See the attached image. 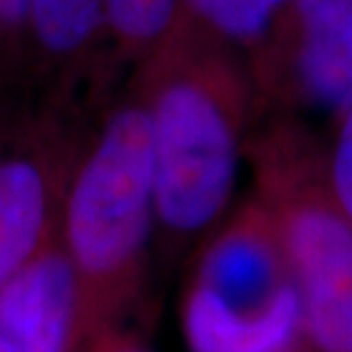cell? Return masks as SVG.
Here are the masks:
<instances>
[{"instance_id": "7", "label": "cell", "mask_w": 352, "mask_h": 352, "mask_svg": "<svg viewBox=\"0 0 352 352\" xmlns=\"http://www.w3.org/2000/svg\"><path fill=\"white\" fill-rule=\"evenodd\" d=\"M69 174L28 153L0 156V284L60 241Z\"/></svg>"}, {"instance_id": "9", "label": "cell", "mask_w": 352, "mask_h": 352, "mask_svg": "<svg viewBox=\"0 0 352 352\" xmlns=\"http://www.w3.org/2000/svg\"><path fill=\"white\" fill-rule=\"evenodd\" d=\"M30 23L48 51H82L108 30L105 0H32Z\"/></svg>"}, {"instance_id": "6", "label": "cell", "mask_w": 352, "mask_h": 352, "mask_svg": "<svg viewBox=\"0 0 352 352\" xmlns=\"http://www.w3.org/2000/svg\"><path fill=\"white\" fill-rule=\"evenodd\" d=\"M0 334L14 352H78L80 286L62 241L0 284Z\"/></svg>"}, {"instance_id": "8", "label": "cell", "mask_w": 352, "mask_h": 352, "mask_svg": "<svg viewBox=\"0 0 352 352\" xmlns=\"http://www.w3.org/2000/svg\"><path fill=\"white\" fill-rule=\"evenodd\" d=\"M192 25L248 58L293 0H181Z\"/></svg>"}, {"instance_id": "15", "label": "cell", "mask_w": 352, "mask_h": 352, "mask_svg": "<svg viewBox=\"0 0 352 352\" xmlns=\"http://www.w3.org/2000/svg\"><path fill=\"white\" fill-rule=\"evenodd\" d=\"M293 352H307V350H293Z\"/></svg>"}, {"instance_id": "10", "label": "cell", "mask_w": 352, "mask_h": 352, "mask_svg": "<svg viewBox=\"0 0 352 352\" xmlns=\"http://www.w3.org/2000/svg\"><path fill=\"white\" fill-rule=\"evenodd\" d=\"M181 0H105L108 30L129 48L163 46L176 30Z\"/></svg>"}, {"instance_id": "12", "label": "cell", "mask_w": 352, "mask_h": 352, "mask_svg": "<svg viewBox=\"0 0 352 352\" xmlns=\"http://www.w3.org/2000/svg\"><path fill=\"white\" fill-rule=\"evenodd\" d=\"M78 352H156L129 322L108 327L82 343Z\"/></svg>"}, {"instance_id": "3", "label": "cell", "mask_w": 352, "mask_h": 352, "mask_svg": "<svg viewBox=\"0 0 352 352\" xmlns=\"http://www.w3.org/2000/svg\"><path fill=\"white\" fill-rule=\"evenodd\" d=\"M302 300L309 352H352V222L329 186L325 142L298 117L258 122L245 146Z\"/></svg>"}, {"instance_id": "2", "label": "cell", "mask_w": 352, "mask_h": 352, "mask_svg": "<svg viewBox=\"0 0 352 352\" xmlns=\"http://www.w3.org/2000/svg\"><path fill=\"white\" fill-rule=\"evenodd\" d=\"M156 234L151 126L144 103L115 110L69 174L60 241L78 274L80 346L129 322Z\"/></svg>"}, {"instance_id": "4", "label": "cell", "mask_w": 352, "mask_h": 352, "mask_svg": "<svg viewBox=\"0 0 352 352\" xmlns=\"http://www.w3.org/2000/svg\"><path fill=\"white\" fill-rule=\"evenodd\" d=\"M181 332L188 352L307 350L298 286L254 192L197 245L181 298Z\"/></svg>"}, {"instance_id": "11", "label": "cell", "mask_w": 352, "mask_h": 352, "mask_svg": "<svg viewBox=\"0 0 352 352\" xmlns=\"http://www.w3.org/2000/svg\"><path fill=\"white\" fill-rule=\"evenodd\" d=\"M325 153L329 186L352 222V108L334 122V133L329 144H325Z\"/></svg>"}, {"instance_id": "14", "label": "cell", "mask_w": 352, "mask_h": 352, "mask_svg": "<svg viewBox=\"0 0 352 352\" xmlns=\"http://www.w3.org/2000/svg\"><path fill=\"white\" fill-rule=\"evenodd\" d=\"M0 352H14V350H12V346H10V343H7V339H5L3 334H0Z\"/></svg>"}, {"instance_id": "1", "label": "cell", "mask_w": 352, "mask_h": 352, "mask_svg": "<svg viewBox=\"0 0 352 352\" xmlns=\"http://www.w3.org/2000/svg\"><path fill=\"white\" fill-rule=\"evenodd\" d=\"M144 105L156 236L174 256L197 248L234 208L261 96L241 53L190 25L160 46Z\"/></svg>"}, {"instance_id": "13", "label": "cell", "mask_w": 352, "mask_h": 352, "mask_svg": "<svg viewBox=\"0 0 352 352\" xmlns=\"http://www.w3.org/2000/svg\"><path fill=\"white\" fill-rule=\"evenodd\" d=\"M32 0H0V25H16L30 19Z\"/></svg>"}, {"instance_id": "5", "label": "cell", "mask_w": 352, "mask_h": 352, "mask_svg": "<svg viewBox=\"0 0 352 352\" xmlns=\"http://www.w3.org/2000/svg\"><path fill=\"white\" fill-rule=\"evenodd\" d=\"M245 60L261 103L334 124L352 108V0H293Z\"/></svg>"}]
</instances>
